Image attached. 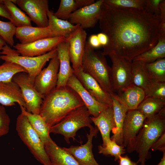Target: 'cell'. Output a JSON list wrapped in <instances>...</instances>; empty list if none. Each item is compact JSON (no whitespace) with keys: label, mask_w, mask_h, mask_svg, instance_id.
I'll list each match as a JSON object with an SVG mask.
<instances>
[{"label":"cell","mask_w":165,"mask_h":165,"mask_svg":"<svg viewBox=\"0 0 165 165\" xmlns=\"http://www.w3.org/2000/svg\"><path fill=\"white\" fill-rule=\"evenodd\" d=\"M99 21L107 36L105 56L111 53L132 62L136 56L156 45L160 36V18L144 10L116 8L104 3Z\"/></svg>","instance_id":"cell-1"},{"label":"cell","mask_w":165,"mask_h":165,"mask_svg":"<svg viewBox=\"0 0 165 165\" xmlns=\"http://www.w3.org/2000/svg\"><path fill=\"white\" fill-rule=\"evenodd\" d=\"M84 105L79 95L71 88L56 87L44 97L39 115L50 128L72 110Z\"/></svg>","instance_id":"cell-2"},{"label":"cell","mask_w":165,"mask_h":165,"mask_svg":"<svg viewBox=\"0 0 165 165\" xmlns=\"http://www.w3.org/2000/svg\"><path fill=\"white\" fill-rule=\"evenodd\" d=\"M165 132V108L155 115L146 119L137 138L135 151L138 153L136 162L145 165L149 152L155 141Z\"/></svg>","instance_id":"cell-3"},{"label":"cell","mask_w":165,"mask_h":165,"mask_svg":"<svg viewBox=\"0 0 165 165\" xmlns=\"http://www.w3.org/2000/svg\"><path fill=\"white\" fill-rule=\"evenodd\" d=\"M81 67L83 71L95 79L105 91L113 94L109 79L111 67L105 56L103 52L95 50L88 42H86Z\"/></svg>","instance_id":"cell-4"},{"label":"cell","mask_w":165,"mask_h":165,"mask_svg":"<svg viewBox=\"0 0 165 165\" xmlns=\"http://www.w3.org/2000/svg\"><path fill=\"white\" fill-rule=\"evenodd\" d=\"M0 54V59L5 61L16 64L23 68L31 82L34 84L35 77L42 69L46 62L57 55L56 48L43 55L29 57L20 55L16 50L6 44L2 48Z\"/></svg>","instance_id":"cell-5"},{"label":"cell","mask_w":165,"mask_h":165,"mask_svg":"<svg viewBox=\"0 0 165 165\" xmlns=\"http://www.w3.org/2000/svg\"><path fill=\"white\" fill-rule=\"evenodd\" d=\"M90 114L85 105L74 109L59 122L49 128V133L61 134L68 143L69 139L75 140L78 130L82 128H90L92 125Z\"/></svg>","instance_id":"cell-6"},{"label":"cell","mask_w":165,"mask_h":165,"mask_svg":"<svg viewBox=\"0 0 165 165\" xmlns=\"http://www.w3.org/2000/svg\"><path fill=\"white\" fill-rule=\"evenodd\" d=\"M19 137L36 160L43 165H51L44 145L25 116L21 113L16 122Z\"/></svg>","instance_id":"cell-7"},{"label":"cell","mask_w":165,"mask_h":165,"mask_svg":"<svg viewBox=\"0 0 165 165\" xmlns=\"http://www.w3.org/2000/svg\"><path fill=\"white\" fill-rule=\"evenodd\" d=\"M112 62L109 79L112 91L117 94L131 85L132 62L111 53L108 55Z\"/></svg>","instance_id":"cell-8"},{"label":"cell","mask_w":165,"mask_h":165,"mask_svg":"<svg viewBox=\"0 0 165 165\" xmlns=\"http://www.w3.org/2000/svg\"><path fill=\"white\" fill-rule=\"evenodd\" d=\"M146 119L137 109L127 112L122 130L123 145L128 152L135 151L137 136Z\"/></svg>","instance_id":"cell-9"},{"label":"cell","mask_w":165,"mask_h":165,"mask_svg":"<svg viewBox=\"0 0 165 165\" xmlns=\"http://www.w3.org/2000/svg\"><path fill=\"white\" fill-rule=\"evenodd\" d=\"M12 80L19 87L25 103V109L33 114H39L41 106L44 97L35 89L27 73L16 74Z\"/></svg>","instance_id":"cell-10"},{"label":"cell","mask_w":165,"mask_h":165,"mask_svg":"<svg viewBox=\"0 0 165 165\" xmlns=\"http://www.w3.org/2000/svg\"><path fill=\"white\" fill-rule=\"evenodd\" d=\"M59 67V60L57 55L50 60L47 67L42 69L35 78L34 86L44 97L56 88Z\"/></svg>","instance_id":"cell-11"},{"label":"cell","mask_w":165,"mask_h":165,"mask_svg":"<svg viewBox=\"0 0 165 165\" xmlns=\"http://www.w3.org/2000/svg\"><path fill=\"white\" fill-rule=\"evenodd\" d=\"M28 15L37 27L45 28L48 25V0H12Z\"/></svg>","instance_id":"cell-12"},{"label":"cell","mask_w":165,"mask_h":165,"mask_svg":"<svg viewBox=\"0 0 165 165\" xmlns=\"http://www.w3.org/2000/svg\"><path fill=\"white\" fill-rule=\"evenodd\" d=\"M67 40L62 36L52 37L40 39L28 44L17 43L13 47L21 56H39L56 49L60 43Z\"/></svg>","instance_id":"cell-13"},{"label":"cell","mask_w":165,"mask_h":165,"mask_svg":"<svg viewBox=\"0 0 165 165\" xmlns=\"http://www.w3.org/2000/svg\"><path fill=\"white\" fill-rule=\"evenodd\" d=\"M103 2V0H97L77 9L71 14L69 21L73 24L79 25L84 29L94 27L99 21Z\"/></svg>","instance_id":"cell-14"},{"label":"cell","mask_w":165,"mask_h":165,"mask_svg":"<svg viewBox=\"0 0 165 165\" xmlns=\"http://www.w3.org/2000/svg\"><path fill=\"white\" fill-rule=\"evenodd\" d=\"M89 128V133L87 134V141L85 144L63 148L72 154L80 165H100L95 160L92 151L93 139L97 136L99 130L93 126Z\"/></svg>","instance_id":"cell-15"},{"label":"cell","mask_w":165,"mask_h":165,"mask_svg":"<svg viewBox=\"0 0 165 165\" xmlns=\"http://www.w3.org/2000/svg\"><path fill=\"white\" fill-rule=\"evenodd\" d=\"M73 74L83 87L96 100L109 107H112L111 94L105 91L95 79L85 72L82 67L74 71Z\"/></svg>","instance_id":"cell-16"},{"label":"cell","mask_w":165,"mask_h":165,"mask_svg":"<svg viewBox=\"0 0 165 165\" xmlns=\"http://www.w3.org/2000/svg\"><path fill=\"white\" fill-rule=\"evenodd\" d=\"M87 33L79 25L67 39L69 44V53L72 68L75 71L82 66Z\"/></svg>","instance_id":"cell-17"},{"label":"cell","mask_w":165,"mask_h":165,"mask_svg":"<svg viewBox=\"0 0 165 165\" xmlns=\"http://www.w3.org/2000/svg\"><path fill=\"white\" fill-rule=\"evenodd\" d=\"M67 86L74 90L79 95L90 114L95 117L108 107L96 100L85 89L73 74L68 79Z\"/></svg>","instance_id":"cell-18"},{"label":"cell","mask_w":165,"mask_h":165,"mask_svg":"<svg viewBox=\"0 0 165 165\" xmlns=\"http://www.w3.org/2000/svg\"><path fill=\"white\" fill-rule=\"evenodd\" d=\"M56 49L59 67L56 87L60 88L67 86V82L73 74L74 71L70 65L69 44L67 40L60 43Z\"/></svg>","instance_id":"cell-19"},{"label":"cell","mask_w":165,"mask_h":165,"mask_svg":"<svg viewBox=\"0 0 165 165\" xmlns=\"http://www.w3.org/2000/svg\"><path fill=\"white\" fill-rule=\"evenodd\" d=\"M16 103L25 108L24 100L18 85L13 80L0 82V104L12 106Z\"/></svg>","instance_id":"cell-20"},{"label":"cell","mask_w":165,"mask_h":165,"mask_svg":"<svg viewBox=\"0 0 165 165\" xmlns=\"http://www.w3.org/2000/svg\"><path fill=\"white\" fill-rule=\"evenodd\" d=\"M51 165H80L73 156L58 146L51 138L44 144Z\"/></svg>","instance_id":"cell-21"},{"label":"cell","mask_w":165,"mask_h":165,"mask_svg":"<svg viewBox=\"0 0 165 165\" xmlns=\"http://www.w3.org/2000/svg\"><path fill=\"white\" fill-rule=\"evenodd\" d=\"M90 118L100 131L103 141L102 145H105L111 139L110 132L115 127L112 107H108L97 117L91 116Z\"/></svg>","instance_id":"cell-22"},{"label":"cell","mask_w":165,"mask_h":165,"mask_svg":"<svg viewBox=\"0 0 165 165\" xmlns=\"http://www.w3.org/2000/svg\"><path fill=\"white\" fill-rule=\"evenodd\" d=\"M115 94L117 100L128 111L136 109L145 98L144 90L133 84Z\"/></svg>","instance_id":"cell-23"},{"label":"cell","mask_w":165,"mask_h":165,"mask_svg":"<svg viewBox=\"0 0 165 165\" xmlns=\"http://www.w3.org/2000/svg\"><path fill=\"white\" fill-rule=\"evenodd\" d=\"M15 37L20 43L26 44L38 40L52 37V34L49 28L25 26L16 27Z\"/></svg>","instance_id":"cell-24"},{"label":"cell","mask_w":165,"mask_h":165,"mask_svg":"<svg viewBox=\"0 0 165 165\" xmlns=\"http://www.w3.org/2000/svg\"><path fill=\"white\" fill-rule=\"evenodd\" d=\"M110 94L112 102V107L115 124V127L112 131L113 135L110 138L115 141L118 144L123 145V128L128 110L117 100L114 94Z\"/></svg>","instance_id":"cell-25"},{"label":"cell","mask_w":165,"mask_h":165,"mask_svg":"<svg viewBox=\"0 0 165 165\" xmlns=\"http://www.w3.org/2000/svg\"><path fill=\"white\" fill-rule=\"evenodd\" d=\"M47 14L48 27L52 32L53 37L62 36L67 39L79 25L73 24L67 20L57 18L52 10H49Z\"/></svg>","instance_id":"cell-26"},{"label":"cell","mask_w":165,"mask_h":165,"mask_svg":"<svg viewBox=\"0 0 165 165\" xmlns=\"http://www.w3.org/2000/svg\"><path fill=\"white\" fill-rule=\"evenodd\" d=\"M21 113L26 116L32 128L42 142L44 144L51 138L49 128L39 114H33L28 112L22 106H20Z\"/></svg>","instance_id":"cell-27"},{"label":"cell","mask_w":165,"mask_h":165,"mask_svg":"<svg viewBox=\"0 0 165 165\" xmlns=\"http://www.w3.org/2000/svg\"><path fill=\"white\" fill-rule=\"evenodd\" d=\"M165 57V36H161L156 45L135 57L132 61H140L145 63H149Z\"/></svg>","instance_id":"cell-28"},{"label":"cell","mask_w":165,"mask_h":165,"mask_svg":"<svg viewBox=\"0 0 165 165\" xmlns=\"http://www.w3.org/2000/svg\"><path fill=\"white\" fill-rule=\"evenodd\" d=\"M131 73L132 84L144 90L151 82L145 68V63L140 61H132Z\"/></svg>","instance_id":"cell-29"},{"label":"cell","mask_w":165,"mask_h":165,"mask_svg":"<svg viewBox=\"0 0 165 165\" xmlns=\"http://www.w3.org/2000/svg\"><path fill=\"white\" fill-rule=\"evenodd\" d=\"M3 4L8 10L11 16V22L16 27L32 26L31 20L21 9L11 0H3Z\"/></svg>","instance_id":"cell-30"},{"label":"cell","mask_w":165,"mask_h":165,"mask_svg":"<svg viewBox=\"0 0 165 165\" xmlns=\"http://www.w3.org/2000/svg\"><path fill=\"white\" fill-rule=\"evenodd\" d=\"M164 108L165 100L148 97L145 98L137 109L147 119L155 115Z\"/></svg>","instance_id":"cell-31"},{"label":"cell","mask_w":165,"mask_h":165,"mask_svg":"<svg viewBox=\"0 0 165 165\" xmlns=\"http://www.w3.org/2000/svg\"><path fill=\"white\" fill-rule=\"evenodd\" d=\"M145 68L151 81L165 82V58L145 63Z\"/></svg>","instance_id":"cell-32"},{"label":"cell","mask_w":165,"mask_h":165,"mask_svg":"<svg viewBox=\"0 0 165 165\" xmlns=\"http://www.w3.org/2000/svg\"><path fill=\"white\" fill-rule=\"evenodd\" d=\"M98 149L99 153L113 156L115 161H118L120 156L126 152V149L123 146L118 144L111 139L105 145H99Z\"/></svg>","instance_id":"cell-33"},{"label":"cell","mask_w":165,"mask_h":165,"mask_svg":"<svg viewBox=\"0 0 165 165\" xmlns=\"http://www.w3.org/2000/svg\"><path fill=\"white\" fill-rule=\"evenodd\" d=\"M21 72L27 73V72L20 65L14 63L5 61L0 65V82L12 80L16 74Z\"/></svg>","instance_id":"cell-34"},{"label":"cell","mask_w":165,"mask_h":165,"mask_svg":"<svg viewBox=\"0 0 165 165\" xmlns=\"http://www.w3.org/2000/svg\"><path fill=\"white\" fill-rule=\"evenodd\" d=\"M146 0H103V3L112 7L132 8L144 10Z\"/></svg>","instance_id":"cell-35"},{"label":"cell","mask_w":165,"mask_h":165,"mask_svg":"<svg viewBox=\"0 0 165 165\" xmlns=\"http://www.w3.org/2000/svg\"><path fill=\"white\" fill-rule=\"evenodd\" d=\"M79 9L75 0H61L59 7L54 14L59 19L67 20L71 14Z\"/></svg>","instance_id":"cell-36"},{"label":"cell","mask_w":165,"mask_h":165,"mask_svg":"<svg viewBox=\"0 0 165 165\" xmlns=\"http://www.w3.org/2000/svg\"><path fill=\"white\" fill-rule=\"evenodd\" d=\"M16 27L10 21L4 22L0 20V37L6 44L10 47L13 46Z\"/></svg>","instance_id":"cell-37"},{"label":"cell","mask_w":165,"mask_h":165,"mask_svg":"<svg viewBox=\"0 0 165 165\" xmlns=\"http://www.w3.org/2000/svg\"><path fill=\"white\" fill-rule=\"evenodd\" d=\"M144 90L145 98L165 100V82L151 81Z\"/></svg>","instance_id":"cell-38"},{"label":"cell","mask_w":165,"mask_h":165,"mask_svg":"<svg viewBox=\"0 0 165 165\" xmlns=\"http://www.w3.org/2000/svg\"><path fill=\"white\" fill-rule=\"evenodd\" d=\"M10 120L4 106L0 104V137L9 131Z\"/></svg>","instance_id":"cell-39"},{"label":"cell","mask_w":165,"mask_h":165,"mask_svg":"<svg viewBox=\"0 0 165 165\" xmlns=\"http://www.w3.org/2000/svg\"><path fill=\"white\" fill-rule=\"evenodd\" d=\"M163 0H146L144 10L148 13L160 17V4Z\"/></svg>","instance_id":"cell-40"},{"label":"cell","mask_w":165,"mask_h":165,"mask_svg":"<svg viewBox=\"0 0 165 165\" xmlns=\"http://www.w3.org/2000/svg\"><path fill=\"white\" fill-rule=\"evenodd\" d=\"M150 149L154 151L159 150L163 152L165 151V132L155 141Z\"/></svg>","instance_id":"cell-41"},{"label":"cell","mask_w":165,"mask_h":165,"mask_svg":"<svg viewBox=\"0 0 165 165\" xmlns=\"http://www.w3.org/2000/svg\"><path fill=\"white\" fill-rule=\"evenodd\" d=\"M118 161L119 163L118 165H138L136 162L131 160L127 155L120 156Z\"/></svg>","instance_id":"cell-42"},{"label":"cell","mask_w":165,"mask_h":165,"mask_svg":"<svg viewBox=\"0 0 165 165\" xmlns=\"http://www.w3.org/2000/svg\"><path fill=\"white\" fill-rule=\"evenodd\" d=\"M88 42L91 46L94 49L98 48L101 46L97 35H91L90 37Z\"/></svg>","instance_id":"cell-43"},{"label":"cell","mask_w":165,"mask_h":165,"mask_svg":"<svg viewBox=\"0 0 165 165\" xmlns=\"http://www.w3.org/2000/svg\"><path fill=\"white\" fill-rule=\"evenodd\" d=\"M0 16L5 17L11 21L10 14L4 5L0 3Z\"/></svg>","instance_id":"cell-44"},{"label":"cell","mask_w":165,"mask_h":165,"mask_svg":"<svg viewBox=\"0 0 165 165\" xmlns=\"http://www.w3.org/2000/svg\"><path fill=\"white\" fill-rule=\"evenodd\" d=\"M160 23H165V0H163L160 4Z\"/></svg>","instance_id":"cell-45"},{"label":"cell","mask_w":165,"mask_h":165,"mask_svg":"<svg viewBox=\"0 0 165 165\" xmlns=\"http://www.w3.org/2000/svg\"><path fill=\"white\" fill-rule=\"evenodd\" d=\"M97 35L101 46L104 47L108 44V39L106 35L101 32L98 33Z\"/></svg>","instance_id":"cell-46"},{"label":"cell","mask_w":165,"mask_h":165,"mask_svg":"<svg viewBox=\"0 0 165 165\" xmlns=\"http://www.w3.org/2000/svg\"><path fill=\"white\" fill-rule=\"evenodd\" d=\"M79 9L87 6L94 3V0H75Z\"/></svg>","instance_id":"cell-47"},{"label":"cell","mask_w":165,"mask_h":165,"mask_svg":"<svg viewBox=\"0 0 165 165\" xmlns=\"http://www.w3.org/2000/svg\"><path fill=\"white\" fill-rule=\"evenodd\" d=\"M163 152V157L157 165H165V151Z\"/></svg>","instance_id":"cell-48"},{"label":"cell","mask_w":165,"mask_h":165,"mask_svg":"<svg viewBox=\"0 0 165 165\" xmlns=\"http://www.w3.org/2000/svg\"><path fill=\"white\" fill-rule=\"evenodd\" d=\"M6 44L0 42V50H2L3 46Z\"/></svg>","instance_id":"cell-49"},{"label":"cell","mask_w":165,"mask_h":165,"mask_svg":"<svg viewBox=\"0 0 165 165\" xmlns=\"http://www.w3.org/2000/svg\"><path fill=\"white\" fill-rule=\"evenodd\" d=\"M0 42L4 44H6L5 42V41H4V40L1 37H0Z\"/></svg>","instance_id":"cell-50"}]
</instances>
